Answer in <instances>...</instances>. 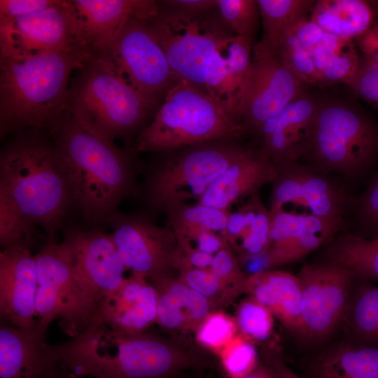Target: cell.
Instances as JSON below:
<instances>
[{"label": "cell", "instance_id": "obj_54", "mask_svg": "<svg viewBox=\"0 0 378 378\" xmlns=\"http://www.w3.org/2000/svg\"><path fill=\"white\" fill-rule=\"evenodd\" d=\"M264 354L268 366L277 378H301L286 365L278 351L270 349H266Z\"/></svg>", "mask_w": 378, "mask_h": 378}, {"label": "cell", "instance_id": "obj_47", "mask_svg": "<svg viewBox=\"0 0 378 378\" xmlns=\"http://www.w3.org/2000/svg\"><path fill=\"white\" fill-rule=\"evenodd\" d=\"M55 0H1L0 20H10L27 16L43 10Z\"/></svg>", "mask_w": 378, "mask_h": 378}, {"label": "cell", "instance_id": "obj_14", "mask_svg": "<svg viewBox=\"0 0 378 378\" xmlns=\"http://www.w3.org/2000/svg\"><path fill=\"white\" fill-rule=\"evenodd\" d=\"M307 85L274 51L253 44L250 74L237 120L244 138L252 140L269 118L305 92Z\"/></svg>", "mask_w": 378, "mask_h": 378}, {"label": "cell", "instance_id": "obj_42", "mask_svg": "<svg viewBox=\"0 0 378 378\" xmlns=\"http://www.w3.org/2000/svg\"><path fill=\"white\" fill-rule=\"evenodd\" d=\"M281 62L306 84L316 85L317 74L312 56L287 30L274 50Z\"/></svg>", "mask_w": 378, "mask_h": 378}, {"label": "cell", "instance_id": "obj_52", "mask_svg": "<svg viewBox=\"0 0 378 378\" xmlns=\"http://www.w3.org/2000/svg\"><path fill=\"white\" fill-rule=\"evenodd\" d=\"M364 59L378 65V21L363 34L356 38Z\"/></svg>", "mask_w": 378, "mask_h": 378}, {"label": "cell", "instance_id": "obj_48", "mask_svg": "<svg viewBox=\"0 0 378 378\" xmlns=\"http://www.w3.org/2000/svg\"><path fill=\"white\" fill-rule=\"evenodd\" d=\"M344 40L332 34L324 32L312 53L317 80L326 64L339 50Z\"/></svg>", "mask_w": 378, "mask_h": 378}, {"label": "cell", "instance_id": "obj_5", "mask_svg": "<svg viewBox=\"0 0 378 378\" xmlns=\"http://www.w3.org/2000/svg\"><path fill=\"white\" fill-rule=\"evenodd\" d=\"M254 141L223 139L158 153L135 195L153 220L170 208L200 200L206 189Z\"/></svg>", "mask_w": 378, "mask_h": 378}, {"label": "cell", "instance_id": "obj_2", "mask_svg": "<svg viewBox=\"0 0 378 378\" xmlns=\"http://www.w3.org/2000/svg\"><path fill=\"white\" fill-rule=\"evenodd\" d=\"M73 373L93 378H176L201 360L180 342L148 331L117 333L92 323L69 341L54 344Z\"/></svg>", "mask_w": 378, "mask_h": 378}, {"label": "cell", "instance_id": "obj_10", "mask_svg": "<svg viewBox=\"0 0 378 378\" xmlns=\"http://www.w3.org/2000/svg\"><path fill=\"white\" fill-rule=\"evenodd\" d=\"M34 256L38 323L48 328L59 318L66 335L71 338L78 335L92 323L97 306L77 278L67 253L60 242L48 239Z\"/></svg>", "mask_w": 378, "mask_h": 378}, {"label": "cell", "instance_id": "obj_23", "mask_svg": "<svg viewBox=\"0 0 378 378\" xmlns=\"http://www.w3.org/2000/svg\"><path fill=\"white\" fill-rule=\"evenodd\" d=\"M271 214L270 251L275 267L304 258L347 229L343 223L307 214Z\"/></svg>", "mask_w": 378, "mask_h": 378}, {"label": "cell", "instance_id": "obj_16", "mask_svg": "<svg viewBox=\"0 0 378 378\" xmlns=\"http://www.w3.org/2000/svg\"><path fill=\"white\" fill-rule=\"evenodd\" d=\"M0 46L1 55L90 51L83 42L71 1H56L34 14L0 20Z\"/></svg>", "mask_w": 378, "mask_h": 378}, {"label": "cell", "instance_id": "obj_18", "mask_svg": "<svg viewBox=\"0 0 378 378\" xmlns=\"http://www.w3.org/2000/svg\"><path fill=\"white\" fill-rule=\"evenodd\" d=\"M48 327L18 328L1 323L0 378H54L61 360L46 341Z\"/></svg>", "mask_w": 378, "mask_h": 378}, {"label": "cell", "instance_id": "obj_26", "mask_svg": "<svg viewBox=\"0 0 378 378\" xmlns=\"http://www.w3.org/2000/svg\"><path fill=\"white\" fill-rule=\"evenodd\" d=\"M158 293L156 323L164 330L195 332L212 311V303L188 285L170 276L149 282Z\"/></svg>", "mask_w": 378, "mask_h": 378}, {"label": "cell", "instance_id": "obj_6", "mask_svg": "<svg viewBox=\"0 0 378 378\" xmlns=\"http://www.w3.org/2000/svg\"><path fill=\"white\" fill-rule=\"evenodd\" d=\"M298 162L353 186L378 162V126L347 104L318 102L306 151Z\"/></svg>", "mask_w": 378, "mask_h": 378}, {"label": "cell", "instance_id": "obj_28", "mask_svg": "<svg viewBox=\"0 0 378 378\" xmlns=\"http://www.w3.org/2000/svg\"><path fill=\"white\" fill-rule=\"evenodd\" d=\"M309 19L324 32L344 39H356L374 23V12L368 1H316Z\"/></svg>", "mask_w": 378, "mask_h": 378}, {"label": "cell", "instance_id": "obj_41", "mask_svg": "<svg viewBox=\"0 0 378 378\" xmlns=\"http://www.w3.org/2000/svg\"><path fill=\"white\" fill-rule=\"evenodd\" d=\"M238 331L235 318L216 309L211 312L199 326L195 338L201 346L219 354Z\"/></svg>", "mask_w": 378, "mask_h": 378}, {"label": "cell", "instance_id": "obj_56", "mask_svg": "<svg viewBox=\"0 0 378 378\" xmlns=\"http://www.w3.org/2000/svg\"><path fill=\"white\" fill-rule=\"evenodd\" d=\"M54 378H84V377H81L73 373L62 363H61Z\"/></svg>", "mask_w": 378, "mask_h": 378}, {"label": "cell", "instance_id": "obj_40", "mask_svg": "<svg viewBox=\"0 0 378 378\" xmlns=\"http://www.w3.org/2000/svg\"><path fill=\"white\" fill-rule=\"evenodd\" d=\"M362 61L353 40L345 39L323 69L316 85L320 87H330L337 83L349 85L356 76Z\"/></svg>", "mask_w": 378, "mask_h": 378}, {"label": "cell", "instance_id": "obj_34", "mask_svg": "<svg viewBox=\"0 0 378 378\" xmlns=\"http://www.w3.org/2000/svg\"><path fill=\"white\" fill-rule=\"evenodd\" d=\"M246 217L244 240L237 255L255 254L267 251L270 246L272 214L263 204L260 192L241 200Z\"/></svg>", "mask_w": 378, "mask_h": 378}, {"label": "cell", "instance_id": "obj_37", "mask_svg": "<svg viewBox=\"0 0 378 378\" xmlns=\"http://www.w3.org/2000/svg\"><path fill=\"white\" fill-rule=\"evenodd\" d=\"M273 316L267 307L248 296L238 305L235 320L240 333L252 342H262L272 333Z\"/></svg>", "mask_w": 378, "mask_h": 378}, {"label": "cell", "instance_id": "obj_13", "mask_svg": "<svg viewBox=\"0 0 378 378\" xmlns=\"http://www.w3.org/2000/svg\"><path fill=\"white\" fill-rule=\"evenodd\" d=\"M108 222L113 229L109 236L125 270L149 282L169 276L178 244L167 223L159 226L144 212H116Z\"/></svg>", "mask_w": 378, "mask_h": 378}, {"label": "cell", "instance_id": "obj_24", "mask_svg": "<svg viewBox=\"0 0 378 378\" xmlns=\"http://www.w3.org/2000/svg\"><path fill=\"white\" fill-rule=\"evenodd\" d=\"M80 32L93 54L104 52L127 22L137 17L147 20L158 3L143 0H74Z\"/></svg>", "mask_w": 378, "mask_h": 378}, {"label": "cell", "instance_id": "obj_39", "mask_svg": "<svg viewBox=\"0 0 378 378\" xmlns=\"http://www.w3.org/2000/svg\"><path fill=\"white\" fill-rule=\"evenodd\" d=\"M177 279L207 298L216 309L228 304L239 295L218 278L210 269L181 270H178Z\"/></svg>", "mask_w": 378, "mask_h": 378}, {"label": "cell", "instance_id": "obj_36", "mask_svg": "<svg viewBox=\"0 0 378 378\" xmlns=\"http://www.w3.org/2000/svg\"><path fill=\"white\" fill-rule=\"evenodd\" d=\"M33 224L15 202L0 190V244L3 249L23 247L31 250Z\"/></svg>", "mask_w": 378, "mask_h": 378}, {"label": "cell", "instance_id": "obj_31", "mask_svg": "<svg viewBox=\"0 0 378 378\" xmlns=\"http://www.w3.org/2000/svg\"><path fill=\"white\" fill-rule=\"evenodd\" d=\"M263 34L258 45L274 51L284 34L300 20L310 17L314 0H256Z\"/></svg>", "mask_w": 378, "mask_h": 378}, {"label": "cell", "instance_id": "obj_20", "mask_svg": "<svg viewBox=\"0 0 378 378\" xmlns=\"http://www.w3.org/2000/svg\"><path fill=\"white\" fill-rule=\"evenodd\" d=\"M318 101L304 92L269 118L252 139L276 164L300 161L309 141Z\"/></svg>", "mask_w": 378, "mask_h": 378}, {"label": "cell", "instance_id": "obj_8", "mask_svg": "<svg viewBox=\"0 0 378 378\" xmlns=\"http://www.w3.org/2000/svg\"><path fill=\"white\" fill-rule=\"evenodd\" d=\"M223 139H244L239 126L206 92L179 80L138 132L134 149L158 153Z\"/></svg>", "mask_w": 378, "mask_h": 378}, {"label": "cell", "instance_id": "obj_35", "mask_svg": "<svg viewBox=\"0 0 378 378\" xmlns=\"http://www.w3.org/2000/svg\"><path fill=\"white\" fill-rule=\"evenodd\" d=\"M345 232L365 239L378 237V167L363 192L355 196Z\"/></svg>", "mask_w": 378, "mask_h": 378}, {"label": "cell", "instance_id": "obj_44", "mask_svg": "<svg viewBox=\"0 0 378 378\" xmlns=\"http://www.w3.org/2000/svg\"><path fill=\"white\" fill-rule=\"evenodd\" d=\"M210 270L239 295L245 293L248 276L241 270L237 255L230 246L214 255Z\"/></svg>", "mask_w": 378, "mask_h": 378}, {"label": "cell", "instance_id": "obj_51", "mask_svg": "<svg viewBox=\"0 0 378 378\" xmlns=\"http://www.w3.org/2000/svg\"><path fill=\"white\" fill-rule=\"evenodd\" d=\"M214 255L198 251L177 250L174 262V269L209 270L211 267Z\"/></svg>", "mask_w": 378, "mask_h": 378}, {"label": "cell", "instance_id": "obj_3", "mask_svg": "<svg viewBox=\"0 0 378 378\" xmlns=\"http://www.w3.org/2000/svg\"><path fill=\"white\" fill-rule=\"evenodd\" d=\"M92 55L86 50L1 54V133L42 128L51 132L67 110L71 74Z\"/></svg>", "mask_w": 378, "mask_h": 378}, {"label": "cell", "instance_id": "obj_15", "mask_svg": "<svg viewBox=\"0 0 378 378\" xmlns=\"http://www.w3.org/2000/svg\"><path fill=\"white\" fill-rule=\"evenodd\" d=\"M297 276L301 286L300 335L323 338L345 318L356 278L349 269L325 260L303 266Z\"/></svg>", "mask_w": 378, "mask_h": 378}, {"label": "cell", "instance_id": "obj_45", "mask_svg": "<svg viewBox=\"0 0 378 378\" xmlns=\"http://www.w3.org/2000/svg\"><path fill=\"white\" fill-rule=\"evenodd\" d=\"M174 233L178 248L183 251H198L214 255L230 246L222 235L207 230L190 229Z\"/></svg>", "mask_w": 378, "mask_h": 378}, {"label": "cell", "instance_id": "obj_22", "mask_svg": "<svg viewBox=\"0 0 378 378\" xmlns=\"http://www.w3.org/2000/svg\"><path fill=\"white\" fill-rule=\"evenodd\" d=\"M37 270L31 250L23 247L0 252V314L3 323L30 327L36 319Z\"/></svg>", "mask_w": 378, "mask_h": 378}, {"label": "cell", "instance_id": "obj_12", "mask_svg": "<svg viewBox=\"0 0 378 378\" xmlns=\"http://www.w3.org/2000/svg\"><path fill=\"white\" fill-rule=\"evenodd\" d=\"M103 53L154 108L179 81L144 19L130 18Z\"/></svg>", "mask_w": 378, "mask_h": 378}, {"label": "cell", "instance_id": "obj_53", "mask_svg": "<svg viewBox=\"0 0 378 378\" xmlns=\"http://www.w3.org/2000/svg\"><path fill=\"white\" fill-rule=\"evenodd\" d=\"M160 3L170 8L194 13L209 12L218 8L217 0H167Z\"/></svg>", "mask_w": 378, "mask_h": 378}, {"label": "cell", "instance_id": "obj_49", "mask_svg": "<svg viewBox=\"0 0 378 378\" xmlns=\"http://www.w3.org/2000/svg\"><path fill=\"white\" fill-rule=\"evenodd\" d=\"M288 30L312 56L317 43L324 34V31L312 21L309 17L300 20Z\"/></svg>", "mask_w": 378, "mask_h": 378}, {"label": "cell", "instance_id": "obj_17", "mask_svg": "<svg viewBox=\"0 0 378 378\" xmlns=\"http://www.w3.org/2000/svg\"><path fill=\"white\" fill-rule=\"evenodd\" d=\"M60 243L97 309L103 298L125 279L126 270L109 234L98 230H69Z\"/></svg>", "mask_w": 378, "mask_h": 378}, {"label": "cell", "instance_id": "obj_46", "mask_svg": "<svg viewBox=\"0 0 378 378\" xmlns=\"http://www.w3.org/2000/svg\"><path fill=\"white\" fill-rule=\"evenodd\" d=\"M353 92L378 110V65L362 61L360 69L348 85Z\"/></svg>", "mask_w": 378, "mask_h": 378}, {"label": "cell", "instance_id": "obj_1", "mask_svg": "<svg viewBox=\"0 0 378 378\" xmlns=\"http://www.w3.org/2000/svg\"><path fill=\"white\" fill-rule=\"evenodd\" d=\"M74 203L91 223L108 221L122 200L135 195L141 166L131 154L66 111L51 131Z\"/></svg>", "mask_w": 378, "mask_h": 378}, {"label": "cell", "instance_id": "obj_11", "mask_svg": "<svg viewBox=\"0 0 378 378\" xmlns=\"http://www.w3.org/2000/svg\"><path fill=\"white\" fill-rule=\"evenodd\" d=\"M276 166L269 201L271 213L307 214L343 223L348 227L356 195L346 180L320 173L298 161Z\"/></svg>", "mask_w": 378, "mask_h": 378}, {"label": "cell", "instance_id": "obj_7", "mask_svg": "<svg viewBox=\"0 0 378 378\" xmlns=\"http://www.w3.org/2000/svg\"><path fill=\"white\" fill-rule=\"evenodd\" d=\"M80 69L82 76L69 94L67 111L74 118L112 141L143 129L154 108L106 55H92Z\"/></svg>", "mask_w": 378, "mask_h": 378}, {"label": "cell", "instance_id": "obj_29", "mask_svg": "<svg viewBox=\"0 0 378 378\" xmlns=\"http://www.w3.org/2000/svg\"><path fill=\"white\" fill-rule=\"evenodd\" d=\"M314 378H378V346L343 343L322 354Z\"/></svg>", "mask_w": 378, "mask_h": 378}, {"label": "cell", "instance_id": "obj_30", "mask_svg": "<svg viewBox=\"0 0 378 378\" xmlns=\"http://www.w3.org/2000/svg\"><path fill=\"white\" fill-rule=\"evenodd\" d=\"M323 247V260L349 269L357 279L378 281V237L342 232Z\"/></svg>", "mask_w": 378, "mask_h": 378}, {"label": "cell", "instance_id": "obj_33", "mask_svg": "<svg viewBox=\"0 0 378 378\" xmlns=\"http://www.w3.org/2000/svg\"><path fill=\"white\" fill-rule=\"evenodd\" d=\"M231 211L222 210L202 204L183 203L168 209L164 215L173 232L190 229L207 230L224 237Z\"/></svg>", "mask_w": 378, "mask_h": 378}, {"label": "cell", "instance_id": "obj_21", "mask_svg": "<svg viewBox=\"0 0 378 378\" xmlns=\"http://www.w3.org/2000/svg\"><path fill=\"white\" fill-rule=\"evenodd\" d=\"M158 293L143 276L132 273L100 302L92 323L123 335L145 332L157 320Z\"/></svg>", "mask_w": 378, "mask_h": 378}, {"label": "cell", "instance_id": "obj_9", "mask_svg": "<svg viewBox=\"0 0 378 378\" xmlns=\"http://www.w3.org/2000/svg\"><path fill=\"white\" fill-rule=\"evenodd\" d=\"M146 20L177 79L206 92V78L217 48L236 35L218 8L194 13L170 8L160 1Z\"/></svg>", "mask_w": 378, "mask_h": 378}, {"label": "cell", "instance_id": "obj_27", "mask_svg": "<svg viewBox=\"0 0 378 378\" xmlns=\"http://www.w3.org/2000/svg\"><path fill=\"white\" fill-rule=\"evenodd\" d=\"M245 293L267 307L288 330L300 334L301 286L297 275L271 270L248 276Z\"/></svg>", "mask_w": 378, "mask_h": 378}, {"label": "cell", "instance_id": "obj_25", "mask_svg": "<svg viewBox=\"0 0 378 378\" xmlns=\"http://www.w3.org/2000/svg\"><path fill=\"white\" fill-rule=\"evenodd\" d=\"M276 174V163L254 141L252 146L206 189L197 203L230 211L233 204L260 192L265 185L272 184Z\"/></svg>", "mask_w": 378, "mask_h": 378}, {"label": "cell", "instance_id": "obj_32", "mask_svg": "<svg viewBox=\"0 0 378 378\" xmlns=\"http://www.w3.org/2000/svg\"><path fill=\"white\" fill-rule=\"evenodd\" d=\"M361 281L346 312L348 329L355 344L378 346V287Z\"/></svg>", "mask_w": 378, "mask_h": 378}, {"label": "cell", "instance_id": "obj_43", "mask_svg": "<svg viewBox=\"0 0 378 378\" xmlns=\"http://www.w3.org/2000/svg\"><path fill=\"white\" fill-rule=\"evenodd\" d=\"M218 354L231 378L242 377L258 365L253 342L240 332Z\"/></svg>", "mask_w": 378, "mask_h": 378}, {"label": "cell", "instance_id": "obj_38", "mask_svg": "<svg viewBox=\"0 0 378 378\" xmlns=\"http://www.w3.org/2000/svg\"><path fill=\"white\" fill-rule=\"evenodd\" d=\"M224 23L236 34L253 41L260 17L256 0H217Z\"/></svg>", "mask_w": 378, "mask_h": 378}, {"label": "cell", "instance_id": "obj_55", "mask_svg": "<svg viewBox=\"0 0 378 378\" xmlns=\"http://www.w3.org/2000/svg\"><path fill=\"white\" fill-rule=\"evenodd\" d=\"M240 378H277L271 368L267 366L258 365L248 374Z\"/></svg>", "mask_w": 378, "mask_h": 378}, {"label": "cell", "instance_id": "obj_57", "mask_svg": "<svg viewBox=\"0 0 378 378\" xmlns=\"http://www.w3.org/2000/svg\"><path fill=\"white\" fill-rule=\"evenodd\" d=\"M374 12V20L378 21V1H368Z\"/></svg>", "mask_w": 378, "mask_h": 378}, {"label": "cell", "instance_id": "obj_19", "mask_svg": "<svg viewBox=\"0 0 378 378\" xmlns=\"http://www.w3.org/2000/svg\"><path fill=\"white\" fill-rule=\"evenodd\" d=\"M253 46V40L238 35L224 40L213 56L205 81L206 92L238 125L251 66Z\"/></svg>", "mask_w": 378, "mask_h": 378}, {"label": "cell", "instance_id": "obj_4", "mask_svg": "<svg viewBox=\"0 0 378 378\" xmlns=\"http://www.w3.org/2000/svg\"><path fill=\"white\" fill-rule=\"evenodd\" d=\"M0 190L5 192L34 225L55 240L74 202L55 145L36 139L14 144L0 158Z\"/></svg>", "mask_w": 378, "mask_h": 378}, {"label": "cell", "instance_id": "obj_50", "mask_svg": "<svg viewBox=\"0 0 378 378\" xmlns=\"http://www.w3.org/2000/svg\"><path fill=\"white\" fill-rule=\"evenodd\" d=\"M239 267L242 272L250 276L275 267L270 248L255 254H242L237 255Z\"/></svg>", "mask_w": 378, "mask_h": 378}]
</instances>
